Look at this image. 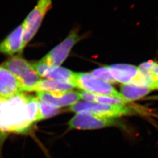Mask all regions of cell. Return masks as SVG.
Segmentation results:
<instances>
[{
	"label": "cell",
	"instance_id": "1",
	"mask_svg": "<svg viewBox=\"0 0 158 158\" xmlns=\"http://www.w3.org/2000/svg\"><path fill=\"white\" fill-rule=\"evenodd\" d=\"M38 98L23 93L13 97L1 108L0 131L26 134L38 121Z\"/></svg>",
	"mask_w": 158,
	"mask_h": 158
},
{
	"label": "cell",
	"instance_id": "2",
	"mask_svg": "<svg viewBox=\"0 0 158 158\" xmlns=\"http://www.w3.org/2000/svg\"><path fill=\"white\" fill-rule=\"evenodd\" d=\"M19 81L23 91H34L40 80L30 63L20 56L12 57L2 64Z\"/></svg>",
	"mask_w": 158,
	"mask_h": 158
},
{
	"label": "cell",
	"instance_id": "3",
	"mask_svg": "<svg viewBox=\"0 0 158 158\" xmlns=\"http://www.w3.org/2000/svg\"><path fill=\"white\" fill-rule=\"evenodd\" d=\"M69 110L74 113H87L98 117L116 118L132 113V110L123 104H107L97 102H77Z\"/></svg>",
	"mask_w": 158,
	"mask_h": 158
},
{
	"label": "cell",
	"instance_id": "4",
	"mask_svg": "<svg viewBox=\"0 0 158 158\" xmlns=\"http://www.w3.org/2000/svg\"><path fill=\"white\" fill-rule=\"evenodd\" d=\"M52 6V0H38L34 9L25 18L22 23L23 48L37 33L46 14Z\"/></svg>",
	"mask_w": 158,
	"mask_h": 158
},
{
	"label": "cell",
	"instance_id": "5",
	"mask_svg": "<svg viewBox=\"0 0 158 158\" xmlns=\"http://www.w3.org/2000/svg\"><path fill=\"white\" fill-rule=\"evenodd\" d=\"M75 87L81 91L97 95L112 96L124 100L111 85L96 78L89 73H76Z\"/></svg>",
	"mask_w": 158,
	"mask_h": 158
},
{
	"label": "cell",
	"instance_id": "6",
	"mask_svg": "<svg viewBox=\"0 0 158 158\" xmlns=\"http://www.w3.org/2000/svg\"><path fill=\"white\" fill-rule=\"evenodd\" d=\"M82 39L83 36L79 35V27L74 28L68 36L53 48L42 59L51 67H59L67 59L74 46Z\"/></svg>",
	"mask_w": 158,
	"mask_h": 158
},
{
	"label": "cell",
	"instance_id": "7",
	"mask_svg": "<svg viewBox=\"0 0 158 158\" xmlns=\"http://www.w3.org/2000/svg\"><path fill=\"white\" fill-rule=\"evenodd\" d=\"M69 129L97 130L108 127L120 125L115 118L98 117L87 113H77L68 123Z\"/></svg>",
	"mask_w": 158,
	"mask_h": 158
},
{
	"label": "cell",
	"instance_id": "8",
	"mask_svg": "<svg viewBox=\"0 0 158 158\" xmlns=\"http://www.w3.org/2000/svg\"><path fill=\"white\" fill-rule=\"evenodd\" d=\"M23 92L18 79L7 69L0 66V100L6 102Z\"/></svg>",
	"mask_w": 158,
	"mask_h": 158
},
{
	"label": "cell",
	"instance_id": "9",
	"mask_svg": "<svg viewBox=\"0 0 158 158\" xmlns=\"http://www.w3.org/2000/svg\"><path fill=\"white\" fill-rule=\"evenodd\" d=\"M38 98L57 108L72 106L80 99L78 92L70 90L62 93L37 92Z\"/></svg>",
	"mask_w": 158,
	"mask_h": 158
},
{
	"label": "cell",
	"instance_id": "10",
	"mask_svg": "<svg viewBox=\"0 0 158 158\" xmlns=\"http://www.w3.org/2000/svg\"><path fill=\"white\" fill-rule=\"evenodd\" d=\"M23 27L20 25L14 29L4 40L0 43V52L13 55L21 53L23 49Z\"/></svg>",
	"mask_w": 158,
	"mask_h": 158
},
{
	"label": "cell",
	"instance_id": "11",
	"mask_svg": "<svg viewBox=\"0 0 158 158\" xmlns=\"http://www.w3.org/2000/svg\"><path fill=\"white\" fill-rule=\"evenodd\" d=\"M107 68L116 82L123 84L131 83L138 73V68L129 64H115Z\"/></svg>",
	"mask_w": 158,
	"mask_h": 158
},
{
	"label": "cell",
	"instance_id": "12",
	"mask_svg": "<svg viewBox=\"0 0 158 158\" xmlns=\"http://www.w3.org/2000/svg\"><path fill=\"white\" fill-rule=\"evenodd\" d=\"M75 86L68 82L52 79L40 80L34 91L46 93H62L72 90Z\"/></svg>",
	"mask_w": 158,
	"mask_h": 158
},
{
	"label": "cell",
	"instance_id": "13",
	"mask_svg": "<svg viewBox=\"0 0 158 158\" xmlns=\"http://www.w3.org/2000/svg\"><path fill=\"white\" fill-rule=\"evenodd\" d=\"M151 90H152L151 89L144 85L132 83L123 84L121 86L120 94L125 101L132 102L145 97Z\"/></svg>",
	"mask_w": 158,
	"mask_h": 158
},
{
	"label": "cell",
	"instance_id": "14",
	"mask_svg": "<svg viewBox=\"0 0 158 158\" xmlns=\"http://www.w3.org/2000/svg\"><path fill=\"white\" fill-rule=\"evenodd\" d=\"M76 73L66 68L52 67L46 76L47 79L56 80L71 83L75 86Z\"/></svg>",
	"mask_w": 158,
	"mask_h": 158
},
{
	"label": "cell",
	"instance_id": "15",
	"mask_svg": "<svg viewBox=\"0 0 158 158\" xmlns=\"http://www.w3.org/2000/svg\"><path fill=\"white\" fill-rule=\"evenodd\" d=\"M39 116L38 121L55 116L60 113L59 108L55 107L38 99Z\"/></svg>",
	"mask_w": 158,
	"mask_h": 158
},
{
	"label": "cell",
	"instance_id": "16",
	"mask_svg": "<svg viewBox=\"0 0 158 158\" xmlns=\"http://www.w3.org/2000/svg\"><path fill=\"white\" fill-rule=\"evenodd\" d=\"M91 74L96 78L106 82L108 84H113L116 83V81L113 78L110 73L107 66L97 68L93 70Z\"/></svg>",
	"mask_w": 158,
	"mask_h": 158
},
{
	"label": "cell",
	"instance_id": "17",
	"mask_svg": "<svg viewBox=\"0 0 158 158\" xmlns=\"http://www.w3.org/2000/svg\"><path fill=\"white\" fill-rule=\"evenodd\" d=\"M95 102L102 103V104H124L127 103L125 100L119 98L117 97H114L112 96H102V95H97L96 94V101Z\"/></svg>",
	"mask_w": 158,
	"mask_h": 158
},
{
	"label": "cell",
	"instance_id": "18",
	"mask_svg": "<svg viewBox=\"0 0 158 158\" xmlns=\"http://www.w3.org/2000/svg\"><path fill=\"white\" fill-rule=\"evenodd\" d=\"M34 70L40 76V77H45L46 76L51 69V66H49L42 59L40 60L35 63L32 64Z\"/></svg>",
	"mask_w": 158,
	"mask_h": 158
},
{
	"label": "cell",
	"instance_id": "19",
	"mask_svg": "<svg viewBox=\"0 0 158 158\" xmlns=\"http://www.w3.org/2000/svg\"><path fill=\"white\" fill-rule=\"evenodd\" d=\"M4 103H5L4 102H2L1 100H0V109L2 108V106L4 105Z\"/></svg>",
	"mask_w": 158,
	"mask_h": 158
},
{
	"label": "cell",
	"instance_id": "20",
	"mask_svg": "<svg viewBox=\"0 0 158 158\" xmlns=\"http://www.w3.org/2000/svg\"><path fill=\"white\" fill-rule=\"evenodd\" d=\"M156 89H158V77L157 79V81H156Z\"/></svg>",
	"mask_w": 158,
	"mask_h": 158
},
{
	"label": "cell",
	"instance_id": "21",
	"mask_svg": "<svg viewBox=\"0 0 158 158\" xmlns=\"http://www.w3.org/2000/svg\"><path fill=\"white\" fill-rule=\"evenodd\" d=\"M0 113H1V109H0Z\"/></svg>",
	"mask_w": 158,
	"mask_h": 158
}]
</instances>
